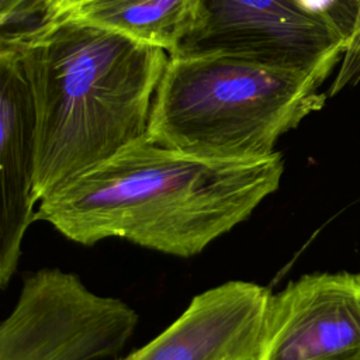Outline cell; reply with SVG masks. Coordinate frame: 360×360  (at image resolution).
<instances>
[{
    "label": "cell",
    "instance_id": "6da1fadb",
    "mask_svg": "<svg viewBox=\"0 0 360 360\" xmlns=\"http://www.w3.org/2000/svg\"><path fill=\"white\" fill-rule=\"evenodd\" d=\"M280 152L256 160L210 159L148 135L38 202L37 221L94 245L122 238L191 257L246 221L280 186Z\"/></svg>",
    "mask_w": 360,
    "mask_h": 360
},
{
    "label": "cell",
    "instance_id": "7a4b0ae2",
    "mask_svg": "<svg viewBox=\"0 0 360 360\" xmlns=\"http://www.w3.org/2000/svg\"><path fill=\"white\" fill-rule=\"evenodd\" d=\"M0 46L17 52L34 97L37 202L148 135L165 49L73 20Z\"/></svg>",
    "mask_w": 360,
    "mask_h": 360
},
{
    "label": "cell",
    "instance_id": "3957f363",
    "mask_svg": "<svg viewBox=\"0 0 360 360\" xmlns=\"http://www.w3.org/2000/svg\"><path fill=\"white\" fill-rule=\"evenodd\" d=\"M332 72L221 53L169 55L148 138L210 159L271 156L284 134L323 107L328 94L319 89Z\"/></svg>",
    "mask_w": 360,
    "mask_h": 360
},
{
    "label": "cell",
    "instance_id": "277c9868",
    "mask_svg": "<svg viewBox=\"0 0 360 360\" xmlns=\"http://www.w3.org/2000/svg\"><path fill=\"white\" fill-rule=\"evenodd\" d=\"M138 325L125 301L91 291L58 267L30 273L0 325V360H100L118 354Z\"/></svg>",
    "mask_w": 360,
    "mask_h": 360
},
{
    "label": "cell",
    "instance_id": "5b68a950",
    "mask_svg": "<svg viewBox=\"0 0 360 360\" xmlns=\"http://www.w3.org/2000/svg\"><path fill=\"white\" fill-rule=\"evenodd\" d=\"M346 42L336 24L305 0H201L198 25L172 55L221 53L336 69Z\"/></svg>",
    "mask_w": 360,
    "mask_h": 360
},
{
    "label": "cell",
    "instance_id": "8992f818",
    "mask_svg": "<svg viewBox=\"0 0 360 360\" xmlns=\"http://www.w3.org/2000/svg\"><path fill=\"white\" fill-rule=\"evenodd\" d=\"M255 360H360V274H304L270 292Z\"/></svg>",
    "mask_w": 360,
    "mask_h": 360
},
{
    "label": "cell",
    "instance_id": "52a82bcc",
    "mask_svg": "<svg viewBox=\"0 0 360 360\" xmlns=\"http://www.w3.org/2000/svg\"><path fill=\"white\" fill-rule=\"evenodd\" d=\"M269 295L266 287L245 280L211 287L121 360H255Z\"/></svg>",
    "mask_w": 360,
    "mask_h": 360
},
{
    "label": "cell",
    "instance_id": "ba28073f",
    "mask_svg": "<svg viewBox=\"0 0 360 360\" xmlns=\"http://www.w3.org/2000/svg\"><path fill=\"white\" fill-rule=\"evenodd\" d=\"M35 104L17 52L0 46V287L17 270L22 239L37 221Z\"/></svg>",
    "mask_w": 360,
    "mask_h": 360
},
{
    "label": "cell",
    "instance_id": "9c48e42d",
    "mask_svg": "<svg viewBox=\"0 0 360 360\" xmlns=\"http://www.w3.org/2000/svg\"><path fill=\"white\" fill-rule=\"evenodd\" d=\"M200 15L201 0H91L62 20L114 31L172 55L195 30Z\"/></svg>",
    "mask_w": 360,
    "mask_h": 360
},
{
    "label": "cell",
    "instance_id": "30bf717a",
    "mask_svg": "<svg viewBox=\"0 0 360 360\" xmlns=\"http://www.w3.org/2000/svg\"><path fill=\"white\" fill-rule=\"evenodd\" d=\"M48 0H0V44L18 42L46 24Z\"/></svg>",
    "mask_w": 360,
    "mask_h": 360
},
{
    "label": "cell",
    "instance_id": "8fae6325",
    "mask_svg": "<svg viewBox=\"0 0 360 360\" xmlns=\"http://www.w3.org/2000/svg\"><path fill=\"white\" fill-rule=\"evenodd\" d=\"M356 86H360V1L352 34L326 94L328 97L335 96L347 87Z\"/></svg>",
    "mask_w": 360,
    "mask_h": 360
},
{
    "label": "cell",
    "instance_id": "7c38bea8",
    "mask_svg": "<svg viewBox=\"0 0 360 360\" xmlns=\"http://www.w3.org/2000/svg\"><path fill=\"white\" fill-rule=\"evenodd\" d=\"M91 0H48L46 7V24H53L66 17L70 11L77 8L79 6L89 3Z\"/></svg>",
    "mask_w": 360,
    "mask_h": 360
},
{
    "label": "cell",
    "instance_id": "4fadbf2b",
    "mask_svg": "<svg viewBox=\"0 0 360 360\" xmlns=\"http://www.w3.org/2000/svg\"><path fill=\"white\" fill-rule=\"evenodd\" d=\"M339 4L346 21L349 22V25L353 30L354 25V20H356V13H357V7H359V1L360 0H333Z\"/></svg>",
    "mask_w": 360,
    "mask_h": 360
}]
</instances>
